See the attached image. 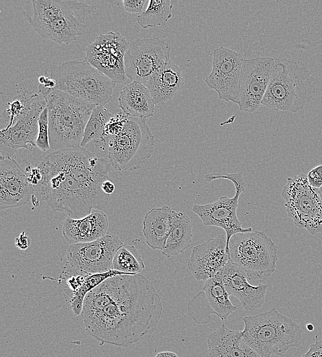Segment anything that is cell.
Wrapping results in <instances>:
<instances>
[{
    "mask_svg": "<svg viewBox=\"0 0 322 357\" xmlns=\"http://www.w3.org/2000/svg\"><path fill=\"white\" fill-rule=\"evenodd\" d=\"M38 135L36 140V146L42 152H47L51 149L49 135V119L47 106L41 112L38 118Z\"/></svg>",
    "mask_w": 322,
    "mask_h": 357,
    "instance_id": "cell-33",
    "label": "cell"
},
{
    "mask_svg": "<svg viewBox=\"0 0 322 357\" xmlns=\"http://www.w3.org/2000/svg\"><path fill=\"white\" fill-rule=\"evenodd\" d=\"M145 264L138 249L134 246L123 244L116 251L112 269L128 274H139Z\"/></svg>",
    "mask_w": 322,
    "mask_h": 357,
    "instance_id": "cell-30",
    "label": "cell"
},
{
    "mask_svg": "<svg viewBox=\"0 0 322 357\" xmlns=\"http://www.w3.org/2000/svg\"><path fill=\"white\" fill-rule=\"evenodd\" d=\"M318 192H319V196L322 200V186L318 189Z\"/></svg>",
    "mask_w": 322,
    "mask_h": 357,
    "instance_id": "cell-42",
    "label": "cell"
},
{
    "mask_svg": "<svg viewBox=\"0 0 322 357\" xmlns=\"http://www.w3.org/2000/svg\"><path fill=\"white\" fill-rule=\"evenodd\" d=\"M314 78L299 62L275 58L271 79L262 105L275 110L296 113L303 109L314 94Z\"/></svg>",
    "mask_w": 322,
    "mask_h": 357,
    "instance_id": "cell-5",
    "label": "cell"
},
{
    "mask_svg": "<svg viewBox=\"0 0 322 357\" xmlns=\"http://www.w3.org/2000/svg\"><path fill=\"white\" fill-rule=\"evenodd\" d=\"M307 178L312 187L320 188L322 186V165L312 168L307 174Z\"/></svg>",
    "mask_w": 322,
    "mask_h": 357,
    "instance_id": "cell-35",
    "label": "cell"
},
{
    "mask_svg": "<svg viewBox=\"0 0 322 357\" xmlns=\"http://www.w3.org/2000/svg\"><path fill=\"white\" fill-rule=\"evenodd\" d=\"M307 328L308 330L312 331L314 330V326L312 325V324H308L307 325Z\"/></svg>",
    "mask_w": 322,
    "mask_h": 357,
    "instance_id": "cell-41",
    "label": "cell"
},
{
    "mask_svg": "<svg viewBox=\"0 0 322 357\" xmlns=\"http://www.w3.org/2000/svg\"><path fill=\"white\" fill-rule=\"evenodd\" d=\"M173 5L170 0L149 1L146 9L137 17L143 29L165 25L172 17Z\"/></svg>",
    "mask_w": 322,
    "mask_h": 357,
    "instance_id": "cell-29",
    "label": "cell"
},
{
    "mask_svg": "<svg viewBox=\"0 0 322 357\" xmlns=\"http://www.w3.org/2000/svg\"><path fill=\"white\" fill-rule=\"evenodd\" d=\"M171 49L157 37L137 38L129 42L124 56L126 77L144 85L168 61Z\"/></svg>",
    "mask_w": 322,
    "mask_h": 357,
    "instance_id": "cell-12",
    "label": "cell"
},
{
    "mask_svg": "<svg viewBox=\"0 0 322 357\" xmlns=\"http://www.w3.org/2000/svg\"><path fill=\"white\" fill-rule=\"evenodd\" d=\"M229 260L227 238L222 234L194 246L187 266L196 280L206 281L222 270Z\"/></svg>",
    "mask_w": 322,
    "mask_h": 357,
    "instance_id": "cell-19",
    "label": "cell"
},
{
    "mask_svg": "<svg viewBox=\"0 0 322 357\" xmlns=\"http://www.w3.org/2000/svg\"><path fill=\"white\" fill-rule=\"evenodd\" d=\"M41 198L53 210L82 218L93 209H104L110 198L102 189L110 180L111 163L85 148L56 150L39 164Z\"/></svg>",
    "mask_w": 322,
    "mask_h": 357,
    "instance_id": "cell-2",
    "label": "cell"
},
{
    "mask_svg": "<svg viewBox=\"0 0 322 357\" xmlns=\"http://www.w3.org/2000/svg\"><path fill=\"white\" fill-rule=\"evenodd\" d=\"M102 189L106 194L110 196L114 192L115 186L111 179L106 180L102 183Z\"/></svg>",
    "mask_w": 322,
    "mask_h": 357,
    "instance_id": "cell-39",
    "label": "cell"
},
{
    "mask_svg": "<svg viewBox=\"0 0 322 357\" xmlns=\"http://www.w3.org/2000/svg\"><path fill=\"white\" fill-rule=\"evenodd\" d=\"M300 357H322V341L311 345L308 351Z\"/></svg>",
    "mask_w": 322,
    "mask_h": 357,
    "instance_id": "cell-37",
    "label": "cell"
},
{
    "mask_svg": "<svg viewBox=\"0 0 322 357\" xmlns=\"http://www.w3.org/2000/svg\"><path fill=\"white\" fill-rule=\"evenodd\" d=\"M145 86L150 91L155 104H163L174 98L183 89V71L170 60Z\"/></svg>",
    "mask_w": 322,
    "mask_h": 357,
    "instance_id": "cell-24",
    "label": "cell"
},
{
    "mask_svg": "<svg viewBox=\"0 0 322 357\" xmlns=\"http://www.w3.org/2000/svg\"><path fill=\"white\" fill-rule=\"evenodd\" d=\"M275 63L271 57L244 59L236 100L241 111L253 113L262 105Z\"/></svg>",
    "mask_w": 322,
    "mask_h": 357,
    "instance_id": "cell-14",
    "label": "cell"
},
{
    "mask_svg": "<svg viewBox=\"0 0 322 357\" xmlns=\"http://www.w3.org/2000/svg\"><path fill=\"white\" fill-rule=\"evenodd\" d=\"M48 108L51 149L81 147L84 132L95 105L54 89L44 95Z\"/></svg>",
    "mask_w": 322,
    "mask_h": 357,
    "instance_id": "cell-4",
    "label": "cell"
},
{
    "mask_svg": "<svg viewBox=\"0 0 322 357\" xmlns=\"http://www.w3.org/2000/svg\"><path fill=\"white\" fill-rule=\"evenodd\" d=\"M108 225V216L103 210L93 209L82 218H66L62 232L65 239L71 244L86 243L104 237Z\"/></svg>",
    "mask_w": 322,
    "mask_h": 357,
    "instance_id": "cell-22",
    "label": "cell"
},
{
    "mask_svg": "<svg viewBox=\"0 0 322 357\" xmlns=\"http://www.w3.org/2000/svg\"><path fill=\"white\" fill-rule=\"evenodd\" d=\"M242 332L245 342L260 357L281 356L301 343L300 326L292 319L278 312L271 310L242 318Z\"/></svg>",
    "mask_w": 322,
    "mask_h": 357,
    "instance_id": "cell-3",
    "label": "cell"
},
{
    "mask_svg": "<svg viewBox=\"0 0 322 357\" xmlns=\"http://www.w3.org/2000/svg\"><path fill=\"white\" fill-rule=\"evenodd\" d=\"M119 106L124 114L142 119L154 116L155 104L148 89L142 83L133 81L119 93Z\"/></svg>",
    "mask_w": 322,
    "mask_h": 357,
    "instance_id": "cell-25",
    "label": "cell"
},
{
    "mask_svg": "<svg viewBox=\"0 0 322 357\" xmlns=\"http://www.w3.org/2000/svg\"><path fill=\"white\" fill-rule=\"evenodd\" d=\"M221 178L229 180L233 183L235 189L234 196L220 197L212 203L194 205L192 211L199 216L205 226L220 227L225 231L228 253V244L232 235L253 229L243 228L237 214L240 196L246 188L242 173L214 172L205 175V179L209 182Z\"/></svg>",
    "mask_w": 322,
    "mask_h": 357,
    "instance_id": "cell-9",
    "label": "cell"
},
{
    "mask_svg": "<svg viewBox=\"0 0 322 357\" xmlns=\"http://www.w3.org/2000/svg\"><path fill=\"white\" fill-rule=\"evenodd\" d=\"M123 244L117 236L106 234L93 242L70 244L61 275H87L112 270L113 257Z\"/></svg>",
    "mask_w": 322,
    "mask_h": 357,
    "instance_id": "cell-11",
    "label": "cell"
},
{
    "mask_svg": "<svg viewBox=\"0 0 322 357\" xmlns=\"http://www.w3.org/2000/svg\"><path fill=\"white\" fill-rule=\"evenodd\" d=\"M289 218L311 235L322 233V200L304 174L288 178L281 191Z\"/></svg>",
    "mask_w": 322,
    "mask_h": 357,
    "instance_id": "cell-10",
    "label": "cell"
},
{
    "mask_svg": "<svg viewBox=\"0 0 322 357\" xmlns=\"http://www.w3.org/2000/svg\"><path fill=\"white\" fill-rule=\"evenodd\" d=\"M55 89L93 105H105L113 95L116 82L87 60H69L50 67Z\"/></svg>",
    "mask_w": 322,
    "mask_h": 357,
    "instance_id": "cell-6",
    "label": "cell"
},
{
    "mask_svg": "<svg viewBox=\"0 0 322 357\" xmlns=\"http://www.w3.org/2000/svg\"><path fill=\"white\" fill-rule=\"evenodd\" d=\"M146 0H124L122 1L124 10L130 14H137L142 12Z\"/></svg>",
    "mask_w": 322,
    "mask_h": 357,
    "instance_id": "cell-36",
    "label": "cell"
},
{
    "mask_svg": "<svg viewBox=\"0 0 322 357\" xmlns=\"http://www.w3.org/2000/svg\"><path fill=\"white\" fill-rule=\"evenodd\" d=\"M126 274L128 273L112 269L104 273L86 275L82 286L71 295L70 306L73 314L77 316L82 314L84 299L89 292L110 277Z\"/></svg>",
    "mask_w": 322,
    "mask_h": 357,
    "instance_id": "cell-32",
    "label": "cell"
},
{
    "mask_svg": "<svg viewBox=\"0 0 322 357\" xmlns=\"http://www.w3.org/2000/svg\"><path fill=\"white\" fill-rule=\"evenodd\" d=\"M229 260L246 275L249 282L262 281L276 270L277 246L264 232L238 233L228 244Z\"/></svg>",
    "mask_w": 322,
    "mask_h": 357,
    "instance_id": "cell-7",
    "label": "cell"
},
{
    "mask_svg": "<svg viewBox=\"0 0 322 357\" xmlns=\"http://www.w3.org/2000/svg\"><path fill=\"white\" fill-rule=\"evenodd\" d=\"M30 244V240L25 231H22L18 237L15 238V246L21 251L28 249Z\"/></svg>",
    "mask_w": 322,
    "mask_h": 357,
    "instance_id": "cell-38",
    "label": "cell"
},
{
    "mask_svg": "<svg viewBox=\"0 0 322 357\" xmlns=\"http://www.w3.org/2000/svg\"><path fill=\"white\" fill-rule=\"evenodd\" d=\"M87 4L82 1L33 0L32 11L25 10L23 14L34 27L80 10Z\"/></svg>",
    "mask_w": 322,
    "mask_h": 357,
    "instance_id": "cell-27",
    "label": "cell"
},
{
    "mask_svg": "<svg viewBox=\"0 0 322 357\" xmlns=\"http://www.w3.org/2000/svg\"><path fill=\"white\" fill-rule=\"evenodd\" d=\"M222 270L207 279L202 291L195 295L187 306L188 314L198 324L208 323L211 314L226 320L238 310L225 287Z\"/></svg>",
    "mask_w": 322,
    "mask_h": 357,
    "instance_id": "cell-16",
    "label": "cell"
},
{
    "mask_svg": "<svg viewBox=\"0 0 322 357\" xmlns=\"http://www.w3.org/2000/svg\"><path fill=\"white\" fill-rule=\"evenodd\" d=\"M47 106L44 97L35 100L15 124L8 130H1V158L12 157L22 149L36 146L38 118Z\"/></svg>",
    "mask_w": 322,
    "mask_h": 357,
    "instance_id": "cell-17",
    "label": "cell"
},
{
    "mask_svg": "<svg viewBox=\"0 0 322 357\" xmlns=\"http://www.w3.org/2000/svg\"><path fill=\"white\" fill-rule=\"evenodd\" d=\"M222 279L229 295L238 298L245 310L253 311L263 306L268 284H251L246 273L230 260L222 270Z\"/></svg>",
    "mask_w": 322,
    "mask_h": 357,
    "instance_id": "cell-20",
    "label": "cell"
},
{
    "mask_svg": "<svg viewBox=\"0 0 322 357\" xmlns=\"http://www.w3.org/2000/svg\"><path fill=\"white\" fill-rule=\"evenodd\" d=\"M154 143L146 119L127 115L122 130L108 137L107 158L117 170H138L151 157Z\"/></svg>",
    "mask_w": 322,
    "mask_h": 357,
    "instance_id": "cell-8",
    "label": "cell"
},
{
    "mask_svg": "<svg viewBox=\"0 0 322 357\" xmlns=\"http://www.w3.org/2000/svg\"><path fill=\"white\" fill-rule=\"evenodd\" d=\"M172 209L163 205L148 211L143 220V233L149 247L163 250L169 236L172 226Z\"/></svg>",
    "mask_w": 322,
    "mask_h": 357,
    "instance_id": "cell-26",
    "label": "cell"
},
{
    "mask_svg": "<svg viewBox=\"0 0 322 357\" xmlns=\"http://www.w3.org/2000/svg\"><path fill=\"white\" fill-rule=\"evenodd\" d=\"M161 298L143 275L110 277L89 292L82 313L87 334L100 345L127 347L149 338L162 316Z\"/></svg>",
    "mask_w": 322,
    "mask_h": 357,
    "instance_id": "cell-1",
    "label": "cell"
},
{
    "mask_svg": "<svg viewBox=\"0 0 322 357\" xmlns=\"http://www.w3.org/2000/svg\"><path fill=\"white\" fill-rule=\"evenodd\" d=\"M34 187L25 170L12 157L0 161V209L23 206L32 200Z\"/></svg>",
    "mask_w": 322,
    "mask_h": 357,
    "instance_id": "cell-18",
    "label": "cell"
},
{
    "mask_svg": "<svg viewBox=\"0 0 322 357\" xmlns=\"http://www.w3.org/2000/svg\"><path fill=\"white\" fill-rule=\"evenodd\" d=\"M209 357H260L245 342L242 332L222 324L207 338Z\"/></svg>",
    "mask_w": 322,
    "mask_h": 357,
    "instance_id": "cell-23",
    "label": "cell"
},
{
    "mask_svg": "<svg viewBox=\"0 0 322 357\" xmlns=\"http://www.w3.org/2000/svg\"><path fill=\"white\" fill-rule=\"evenodd\" d=\"M243 60L233 49L222 46L214 50L211 71L205 82L217 92L219 99L236 102Z\"/></svg>",
    "mask_w": 322,
    "mask_h": 357,
    "instance_id": "cell-15",
    "label": "cell"
},
{
    "mask_svg": "<svg viewBox=\"0 0 322 357\" xmlns=\"http://www.w3.org/2000/svg\"><path fill=\"white\" fill-rule=\"evenodd\" d=\"M192 224L184 212L172 209V226L162 253L167 257L176 256L188 249L192 242Z\"/></svg>",
    "mask_w": 322,
    "mask_h": 357,
    "instance_id": "cell-28",
    "label": "cell"
},
{
    "mask_svg": "<svg viewBox=\"0 0 322 357\" xmlns=\"http://www.w3.org/2000/svg\"><path fill=\"white\" fill-rule=\"evenodd\" d=\"M87 4L84 8L62 16L52 21L33 27L44 40L69 45L86 31L85 19L91 14Z\"/></svg>",
    "mask_w": 322,
    "mask_h": 357,
    "instance_id": "cell-21",
    "label": "cell"
},
{
    "mask_svg": "<svg viewBox=\"0 0 322 357\" xmlns=\"http://www.w3.org/2000/svg\"><path fill=\"white\" fill-rule=\"evenodd\" d=\"M129 42L118 32L100 34L86 49L85 60L116 83L126 79L124 56Z\"/></svg>",
    "mask_w": 322,
    "mask_h": 357,
    "instance_id": "cell-13",
    "label": "cell"
},
{
    "mask_svg": "<svg viewBox=\"0 0 322 357\" xmlns=\"http://www.w3.org/2000/svg\"><path fill=\"white\" fill-rule=\"evenodd\" d=\"M113 116L104 106L96 105L86 125L81 147L85 148L87 145L102 139L105 136L106 124Z\"/></svg>",
    "mask_w": 322,
    "mask_h": 357,
    "instance_id": "cell-31",
    "label": "cell"
},
{
    "mask_svg": "<svg viewBox=\"0 0 322 357\" xmlns=\"http://www.w3.org/2000/svg\"><path fill=\"white\" fill-rule=\"evenodd\" d=\"M154 357H179V356L173 352L165 351L158 353Z\"/></svg>",
    "mask_w": 322,
    "mask_h": 357,
    "instance_id": "cell-40",
    "label": "cell"
},
{
    "mask_svg": "<svg viewBox=\"0 0 322 357\" xmlns=\"http://www.w3.org/2000/svg\"><path fill=\"white\" fill-rule=\"evenodd\" d=\"M25 171L27 174L29 183L34 187L39 185L41 183L43 174L42 169L39 165L36 166L28 165Z\"/></svg>",
    "mask_w": 322,
    "mask_h": 357,
    "instance_id": "cell-34",
    "label": "cell"
}]
</instances>
